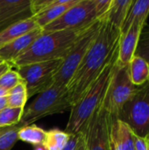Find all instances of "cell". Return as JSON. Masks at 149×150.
Here are the masks:
<instances>
[{"mask_svg": "<svg viewBox=\"0 0 149 150\" xmlns=\"http://www.w3.org/2000/svg\"><path fill=\"white\" fill-rule=\"evenodd\" d=\"M120 29L104 18L98 34L67 84L71 108L102 73L119 47Z\"/></svg>", "mask_w": 149, "mask_h": 150, "instance_id": "cell-1", "label": "cell"}, {"mask_svg": "<svg viewBox=\"0 0 149 150\" xmlns=\"http://www.w3.org/2000/svg\"><path fill=\"white\" fill-rule=\"evenodd\" d=\"M119 47L102 73L88 89L83 98L70 109L66 132L70 134H78L87 124L96 111L102 105L109 83L115 69L118 60Z\"/></svg>", "mask_w": 149, "mask_h": 150, "instance_id": "cell-2", "label": "cell"}, {"mask_svg": "<svg viewBox=\"0 0 149 150\" xmlns=\"http://www.w3.org/2000/svg\"><path fill=\"white\" fill-rule=\"evenodd\" d=\"M82 32V31H81ZM81 32L64 30L50 33L42 32L29 49L12 63V67L64 59Z\"/></svg>", "mask_w": 149, "mask_h": 150, "instance_id": "cell-3", "label": "cell"}, {"mask_svg": "<svg viewBox=\"0 0 149 150\" xmlns=\"http://www.w3.org/2000/svg\"><path fill=\"white\" fill-rule=\"evenodd\" d=\"M71 105L68 99L66 86L54 84L48 90L40 93L29 105L24 109L19 125L29 126L47 116L62 113L70 111Z\"/></svg>", "mask_w": 149, "mask_h": 150, "instance_id": "cell-4", "label": "cell"}, {"mask_svg": "<svg viewBox=\"0 0 149 150\" xmlns=\"http://www.w3.org/2000/svg\"><path fill=\"white\" fill-rule=\"evenodd\" d=\"M115 119L126 124L134 135L149 136V81L137 88Z\"/></svg>", "mask_w": 149, "mask_h": 150, "instance_id": "cell-5", "label": "cell"}, {"mask_svg": "<svg viewBox=\"0 0 149 150\" xmlns=\"http://www.w3.org/2000/svg\"><path fill=\"white\" fill-rule=\"evenodd\" d=\"M105 18L97 19L79 33L73 47L63 59L60 69L55 74L54 84L67 87V84L75 74L89 48L96 40Z\"/></svg>", "mask_w": 149, "mask_h": 150, "instance_id": "cell-6", "label": "cell"}, {"mask_svg": "<svg viewBox=\"0 0 149 150\" xmlns=\"http://www.w3.org/2000/svg\"><path fill=\"white\" fill-rule=\"evenodd\" d=\"M137 88L131 81L129 64L119 66L116 63L114 72L102 103V107L110 116L115 118Z\"/></svg>", "mask_w": 149, "mask_h": 150, "instance_id": "cell-7", "label": "cell"}, {"mask_svg": "<svg viewBox=\"0 0 149 150\" xmlns=\"http://www.w3.org/2000/svg\"><path fill=\"white\" fill-rule=\"evenodd\" d=\"M62 62L63 59H57L15 68L25 83L28 98L39 95L54 85V76Z\"/></svg>", "mask_w": 149, "mask_h": 150, "instance_id": "cell-8", "label": "cell"}, {"mask_svg": "<svg viewBox=\"0 0 149 150\" xmlns=\"http://www.w3.org/2000/svg\"><path fill=\"white\" fill-rule=\"evenodd\" d=\"M97 18L95 0H80L68 9L60 18L42 29L44 33L71 30L81 32L90 26Z\"/></svg>", "mask_w": 149, "mask_h": 150, "instance_id": "cell-9", "label": "cell"}, {"mask_svg": "<svg viewBox=\"0 0 149 150\" xmlns=\"http://www.w3.org/2000/svg\"><path fill=\"white\" fill-rule=\"evenodd\" d=\"M112 117L102 105L80 131L84 135L86 150H110V127Z\"/></svg>", "mask_w": 149, "mask_h": 150, "instance_id": "cell-10", "label": "cell"}, {"mask_svg": "<svg viewBox=\"0 0 149 150\" xmlns=\"http://www.w3.org/2000/svg\"><path fill=\"white\" fill-rule=\"evenodd\" d=\"M30 3L31 0H0V31L32 17Z\"/></svg>", "mask_w": 149, "mask_h": 150, "instance_id": "cell-11", "label": "cell"}, {"mask_svg": "<svg viewBox=\"0 0 149 150\" xmlns=\"http://www.w3.org/2000/svg\"><path fill=\"white\" fill-rule=\"evenodd\" d=\"M41 33L42 29L38 27L4 45L0 47V58L4 62L11 64L17 58L24 54L29 49V47L41 35Z\"/></svg>", "mask_w": 149, "mask_h": 150, "instance_id": "cell-12", "label": "cell"}, {"mask_svg": "<svg viewBox=\"0 0 149 150\" xmlns=\"http://www.w3.org/2000/svg\"><path fill=\"white\" fill-rule=\"evenodd\" d=\"M144 26V23L135 22L125 34L120 36L117 60V64L119 66H126L130 63L134 56L139 38Z\"/></svg>", "mask_w": 149, "mask_h": 150, "instance_id": "cell-13", "label": "cell"}, {"mask_svg": "<svg viewBox=\"0 0 149 150\" xmlns=\"http://www.w3.org/2000/svg\"><path fill=\"white\" fill-rule=\"evenodd\" d=\"M38 27L39 26L33 17L7 26L5 29L0 31V47Z\"/></svg>", "mask_w": 149, "mask_h": 150, "instance_id": "cell-14", "label": "cell"}, {"mask_svg": "<svg viewBox=\"0 0 149 150\" xmlns=\"http://www.w3.org/2000/svg\"><path fill=\"white\" fill-rule=\"evenodd\" d=\"M80 0H56L54 4L45 11L33 16L38 26L43 29L45 26L60 18L68 9L76 4Z\"/></svg>", "mask_w": 149, "mask_h": 150, "instance_id": "cell-15", "label": "cell"}, {"mask_svg": "<svg viewBox=\"0 0 149 150\" xmlns=\"http://www.w3.org/2000/svg\"><path fill=\"white\" fill-rule=\"evenodd\" d=\"M149 15V0H133L129 12L120 28L121 35L125 34L135 22L146 24Z\"/></svg>", "mask_w": 149, "mask_h": 150, "instance_id": "cell-16", "label": "cell"}, {"mask_svg": "<svg viewBox=\"0 0 149 150\" xmlns=\"http://www.w3.org/2000/svg\"><path fill=\"white\" fill-rule=\"evenodd\" d=\"M133 0H112L106 19L115 27L120 29L132 6Z\"/></svg>", "mask_w": 149, "mask_h": 150, "instance_id": "cell-17", "label": "cell"}, {"mask_svg": "<svg viewBox=\"0 0 149 150\" xmlns=\"http://www.w3.org/2000/svg\"><path fill=\"white\" fill-rule=\"evenodd\" d=\"M129 75L135 86L145 84L149 81V64L141 57L134 55L129 63Z\"/></svg>", "mask_w": 149, "mask_h": 150, "instance_id": "cell-18", "label": "cell"}, {"mask_svg": "<svg viewBox=\"0 0 149 150\" xmlns=\"http://www.w3.org/2000/svg\"><path fill=\"white\" fill-rule=\"evenodd\" d=\"M47 132L43 128H40L34 125H29L21 127L18 133V139L23 142L40 147L44 146L47 138Z\"/></svg>", "mask_w": 149, "mask_h": 150, "instance_id": "cell-19", "label": "cell"}, {"mask_svg": "<svg viewBox=\"0 0 149 150\" xmlns=\"http://www.w3.org/2000/svg\"><path fill=\"white\" fill-rule=\"evenodd\" d=\"M72 134L60 129H52L47 132V138L44 143L46 150H62L69 142Z\"/></svg>", "mask_w": 149, "mask_h": 150, "instance_id": "cell-20", "label": "cell"}, {"mask_svg": "<svg viewBox=\"0 0 149 150\" xmlns=\"http://www.w3.org/2000/svg\"><path fill=\"white\" fill-rule=\"evenodd\" d=\"M28 100L27 90L25 83H21L9 91L7 96V106L14 108H25Z\"/></svg>", "mask_w": 149, "mask_h": 150, "instance_id": "cell-21", "label": "cell"}, {"mask_svg": "<svg viewBox=\"0 0 149 150\" xmlns=\"http://www.w3.org/2000/svg\"><path fill=\"white\" fill-rule=\"evenodd\" d=\"M25 108L5 107L0 112V128L19 124Z\"/></svg>", "mask_w": 149, "mask_h": 150, "instance_id": "cell-22", "label": "cell"}, {"mask_svg": "<svg viewBox=\"0 0 149 150\" xmlns=\"http://www.w3.org/2000/svg\"><path fill=\"white\" fill-rule=\"evenodd\" d=\"M116 127L122 150H135L134 134L123 122L116 120Z\"/></svg>", "mask_w": 149, "mask_h": 150, "instance_id": "cell-23", "label": "cell"}, {"mask_svg": "<svg viewBox=\"0 0 149 150\" xmlns=\"http://www.w3.org/2000/svg\"><path fill=\"white\" fill-rule=\"evenodd\" d=\"M21 126L19 124L8 127V129L0 136V150H11L18 141V133Z\"/></svg>", "mask_w": 149, "mask_h": 150, "instance_id": "cell-24", "label": "cell"}, {"mask_svg": "<svg viewBox=\"0 0 149 150\" xmlns=\"http://www.w3.org/2000/svg\"><path fill=\"white\" fill-rule=\"evenodd\" d=\"M21 83L25 82L19 74L13 69H10L0 77V88H3L8 91Z\"/></svg>", "mask_w": 149, "mask_h": 150, "instance_id": "cell-25", "label": "cell"}, {"mask_svg": "<svg viewBox=\"0 0 149 150\" xmlns=\"http://www.w3.org/2000/svg\"><path fill=\"white\" fill-rule=\"evenodd\" d=\"M134 55L141 57L149 64V28L141 32Z\"/></svg>", "mask_w": 149, "mask_h": 150, "instance_id": "cell-26", "label": "cell"}, {"mask_svg": "<svg viewBox=\"0 0 149 150\" xmlns=\"http://www.w3.org/2000/svg\"><path fill=\"white\" fill-rule=\"evenodd\" d=\"M56 0H31L30 10L33 16H36L52 7Z\"/></svg>", "mask_w": 149, "mask_h": 150, "instance_id": "cell-27", "label": "cell"}, {"mask_svg": "<svg viewBox=\"0 0 149 150\" xmlns=\"http://www.w3.org/2000/svg\"><path fill=\"white\" fill-rule=\"evenodd\" d=\"M111 4L112 0H95V9L97 18H103L106 16Z\"/></svg>", "mask_w": 149, "mask_h": 150, "instance_id": "cell-28", "label": "cell"}, {"mask_svg": "<svg viewBox=\"0 0 149 150\" xmlns=\"http://www.w3.org/2000/svg\"><path fill=\"white\" fill-rule=\"evenodd\" d=\"M83 133L79 132L76 134H72L69 142H68V144L66 145V147L62 150H76L82 138H83Z\"/></svg>", "mask_w": 149, "mask_h": 150, "instance_id": "cell-29", "label": "cell"}, {"mask_svg": "<svg viewBox=\"0 0 149 150\" xmlns=\"http://www.w3.org/2000/svg\"><path fill=\"white\" fill-rule=\"evenodd\" d=\"M135 150H149V136L142 138L134 135Z\"/></svg>", "mask_w": 149, "mask_h": 150, "instance_id": "cell-30", "label": "cell"}, {"mask_svg": "<svg viewBox=\"0 0 149 150\" xmlns=\"http://www.w3.org/2000/svg\"><path fill=\"white\" fill-rule=\"evenodd\" d=\"M13 69L11 64H10L9 62H3L2 63H0V77L4 74L6 73L7 71H9L10 69Z\"/></svg>", "mask_w": 149, "mask_h": 150, "instance_id": "cell-31", "label": "cell"}, {"mask_svg": "<svg viewBox=\"0 0 149 150\" xmlns=\"http://www.w3.org/2000/svg\"><path fill=\"white\" fill-rule=\"evenodd\" d=\"M5 107H7V97L0 98V112Z\"/></svg>", "mask_w": 149, "mask_h": 150, "instance_id": "cell-32", "label": "cell"}, {"mask_svg": "<svg viewBox=\"0 0 149 150\" xmlns=\"http://www.w3.org/2000/svg\"><path fill=\"white\" fill-rule=\"evenodd\" d=\"M76 150H86V145H85V140H84V135H83V138L77 147Z\"/></svg>", "mask_w": 149, "mask_h": 150, "instance_id": "cell-33", "label": "cell"}, {"mask_svg": "<svg viewBox=\"0 0 149 150\" xmlns=\"http://www.w3.org/2000/svg\"><path fill=\"white\" fill-rule=\"evenodd\" d=\"M8 91L3 89V88H0V98H4V97H7L8 96Z\"/></svg>", "mask_w": 149, "mask_h": 150, "instance_id": "cell-34", "label": "cell"}, {"mask_svg": "<svg viewBox=\"0 0 149 150\" xmlns=\"http://www.w3.org/2000/svg\"><path fill=\"white\" fill-rule=\"evenodd\" d=\"M7 129H8V127H3V128H0V136H1V135H2V134H3L6 130H7Z\"/></svg>", "mask_w": 149, "mask_h": 150, "instance_id": "cell-35", "label": "cell"}, {"mask_svg": "<svg viewBox=\"0 0 149 150\" xmlns=\"http://www.w3.org/2000/svg\"><path fill=\"white\" fill-rule=\"evenodd\" d=\"M4 62V61H3V60H2V59H1V58H0V63H2V62Z\"/></svg>", "mask_w": 149, "mask_h": 150, "instance_id": "cell-36", "label": "cell"}]
</instances>
